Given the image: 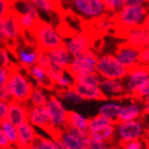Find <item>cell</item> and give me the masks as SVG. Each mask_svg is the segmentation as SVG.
Returning a JSON list of instances; mask_svg holds the SVG:
<instances>
[{"instance_id":"obj_8","label":"cell","mask_w":149,"mask_h":149,"mask_svg":"<svg viewBox=\"0 0 149 149\" xmlns=\"http://www.w3.org/2000/svg\"><path fill=\"white\" fill-rule=\"evenodd\" d=\"M139 52H140V50L133 48L124 40V42L117 44V47L115 50V58L128 72L140 64Z\"/></svg>"},{"instance_id":"obj_52","label":"cell","mask_w":149,"mask_h":149,"mask_svg":"<svg viewBox=\"0 0 149 149\" xmlns=\"http://www.w3.org/2000/svg\"><path fill=\"white\" fill-rule=\"evenodd\" d=\"M29 149H40V148H38V145H37V143H36V141H35L34 143L32 144L31 146L29 147Z\"/></svg>"},{"instance_id":"obj_56","label":"cell","mask_w":149,"mask_h":149,"mask_svg":"<svg viewBox=\"0 0 149 149\" xmlns=\"http://www.w3.org/2000/svg\"><path fill=\"white\" fill-rule=\"evenodd\" d=\"M60 1H61V2H62V1H66V0H60Z\"/></svg>"},{"instance_id":"obj_26","label":"cell","mask_w":149,"mask_h":149,"mask_svg":"<svg viewBox=\"0 0 149 149\" xmlns=\"http://www.w3.org/2000/svg\"><path fill=\"white\" fill-rule=\"evenodd\" d=\"M56 97H58L59 99L65 100V101H67V102L81 103L84 101L82 97H80L74 90L69 88V87H66V88L62 87V88L56 90Z\"/></svg>"},{"instance_id":"obj_49","label":"cell","mask_w":149,"mask_h":149,"mask_svg":"<svg viewBox=\"0 0 149 149\" xmlns=\"http://www.w3.org/2000/svg\"><path fill=\"white\" fill-rule=\"evenodd\" d=\"M53 143H54V146H56V149H67V148L65 147V145L63 144L62 140L53 141Z\"/></svg>"},{"instance_id":"obj_53","label":"cell","mask_w":149,"mask_h":149,"mask_svg":"<svg viewBox=\"0 0 149 149\" xmlns=\"http://www.w3.org/2000/svg\"><path fill=\"white\" fill-rule=\"evenodd\" d=\"M0 149H16L15 147H13L12 145H10V146H6V147H2V148Z\"/></svg>"},{"instance_id":"obj_12","label":"cell","mask_w":149,"mask_h":149,"mask_svg":"<svg viewBox=\"0 0 149 149\" xmlns=\"http://www.w3.org/2000/svg\"><path fill=\"white\" fill-rule=\"evenodd\" d=\"M74 6L84 16L95 18L104 13L102 0H74Z\"/></svg>"},{"instance_id":"obj_31","label":"cell","mask_w":149,"mask_h":149,"mask_svg":"<svg viewBox=\"0 0 149 149\" xmlns=\"http://www.w3.org/2000/svg\"><path fill=\"white\" fill-rule=\"evenodd\" d=\"M120 109V104H117V103H107V104H103L99 109V115H102L104 117L111 118V119H116L118 114H119Z\"/></svg>"},{"instance_id":"obj_2","label":"cell","mask_w":149,"mask_h":149,"mask_svg":"<svg viewBox=\"0 0 149 149\" xmlns=\"http://www.w3.org/2000/svg\"><path fill=\"white\" fill-rule=\"evenodd\" d=\"M31 34L35 40V48L44 52H49L50 50L65 44L52 25L42 18L36 22V25L31 31Z\"/></svg>"},{"instance_id":"obj_4","label":"cell","mask_w":149,"mask_h":149,"mask_svg":"<svg viewBox=\"0 0 149 149\" xmlns=\"http://www.w3.org/2000/svg\"><path fill=\"white\" fill-rule=\"evenodd\" d=\"M96 72L100 77L110 80L123 79L128 74L127 69L118 62L113 54H103L98 59Z\"/></svg>"},{"instance_id":"obj_7","label":"cell","mask_w":149,"mask_h":149,"mask_svg":"<svg viewBox=\"0 0 149 149\" xmlns=\"http://www.w3.org/2000/svg\"><path fill=\"white\" fill-rule=\"evenodd\" d=\"M103 40V38H102ZM98 40H93L92 37L86 35L83 32H78L77 34L69 38V40L66 44V47L68 49L69 53L72 54L74 58L83 56L84 53L93 50L95 45Z\"/></svg>"},{"instance_id":"obj_55","label":"cell","mask_w":149,"mask_h":149,"mask_svg":"<svg viewBox=\"0 0 149 149\" xmlns=\"http://www.w3.org/2000/svg\"><path fill=\"white\" fill-rule=\"evenodd\" d=\"M146 149H149V140H146Z\"/></svg>"},{"instance_id":"obj_27","label":"cell","mask_w":149,"mask_h":149,"mask_svg":"<svg viewBox=\"0 0 149 149\" xmlns=\"http://www.w3.org/2000/svg\"><path fill=\"white\" fill-rule=\"evenodd\" d=\"M107 126H116L115 125V119H111V118L104 117L102 115H97L95 117L88 119V128L87 130L92 131L98 128L107 127Z\"/></svg>"},{"instance_id":"obj_41","label":"cell","mask_w":149,"mask_h":149,"mask_svg":"<svg viewBox=\"0 0 149 149\" xmlns=\"http://www.w3.org/2000/svg\"><path fill=\"white\" fill-rule=\"evenodd\" d=\"M119 147L121 149H142V143L139 140L131 141V142H127V143L119 142Z\"/></svg>"},{"instance_id":"obj_46","label":"cell","mask_w":149,"mask_h":149,"mask_svg":"<svg viewBox=\"0 0 149 149\" xmlns=\"http://www.w3.org/2000/svg\"><path fill=\"white\" fill-rule=\"evenodd\" d=\"M10 145H11V144H10L9 140H8V137H6V135L4 134V132L2 131V129L0 128V148L10 146Z\"/></svg>"},{"instance_id":"obj_23","label":"cell","mask_w":149,"mask_h":149,"mask_svg":"<svg viewBox=\"0 0 149 149\" xmlns=\"http://www.w3.org/2000/svg\"><path fill=\"white\" fill-rule=\"evenodd\" d=\"M69 74L74 79V83L85 84V85L99 86L101 80H102L97 72H92V74H74V72H72Z\"/></svg>"},{"instance_id":"obj_35","label":"cell","mask_w":149,"mask_h":149,"mask_svg":"<svg viewBox=\"0 0 149 149\" xmlns=\"http://www.w3.org/2000/svg\"><path fill=\"white\" fill-rule=\"evenodd\" d=\"M22 4H24L22 13L28 14V15L32 16V17H33V18H35V19L40 18V14H38V10H37L36 6L32 3L31 0H22Z\"/></svg>"},{"instance_id":"obj_28","label":"cell","mask_w":149,"mask_h":149,"mask_svg":"<svg viewBox=\"0 0 149 149\" xmlns=\"http://www.w3.org/2000/svg\"><path fill=\"white\" fill-rule=\"evenodd\" d=\"M48 98H47L46 94L44 93L42 87L34 86L33 87V92L31 94L29 102L31 103V106L34 107H46Z\"/></svg>"},{"instance_id":"obj_48","label":"cell","mask_w":149,"mask_h":149,"mask_svg":"<svg viewBox=\"0 0 149 149\" xmlns=\"http://www.w3.org/2000/svg\"><path fill=\"white\" fill-rule=\"evenodd\" d=\"M147 0H126V4H135V6H141L142 3L146 2Z\"/></svg>"},{"instance_id":"obj_24","label":"cell","mask_w":149,"mask_h":149,"mask_svg":"<svg viewBox=\"0 0 149 149\" xmlns=\"http://www.w3.org/2000/svg\"><path fill=\"white\" fill-rule=\"evenodd\" d=\"M66 125L81 129V130H87L88 119L84 118L82 115L78 114L74 111H67V113H66Z\"/></svg>"},{"instance_id":"obj_16","label":"cell","mask_w":149,"mask_h":149,"mask_svg":"<svg viewBox=\"0 0 149 149\" xmlns=\"http://www.w3.org/2000/svg\"><path fill=\"white\" fill-rule=\"evenodd\" d=\"M6 120L16 127L28 120V107L26 106V103L18 102L16 100L10 101Z\"/></svg>"},{"instance_id":"obj_22","label":"cell","mask_w":149,"mask_h":149,"mask_svg":"<svg viewBox=\"0 0 149 149\" xmlns=\"http://www.w3.org/2000/svg\"><path fill=\"white\" fill-rule=\"evenodd\" d=\"M141 113L140 108L136 104H129L126 107H121L119 114L117 118L115 119V125H119L121 123H126V121H130L139 117Z\"/></svg>"},{"instance_id":"obj_21","label":"cell","mask_w":149,"mask_h":149,"mask_svg":"<svg viewBox=\"0 0 149 149\" xmlns=\"http://www.w3.org/2000/svg\"><path fill=\"white\" fill-rule=\"evenodd\" d=\"M13 54L18 61L19 65L26 69H29L33 65H35L37 58V50H29L26 48H20V49L12 50Z\"/></svg>"},{"instance_id":"obj_40","label":"cell","mask_w":149,"mask_h":149,"mask_svg":"<svg viewBox=\"0 0 149 149\" xmlns=\"http://www.w3.org/2000/svg\"><path fill=\"white\" fill-rule=\"evenodd\" d=\"M13 8L14 6H11L8 0H0V19H2Z\"/></svg>"},{"instance_id":"obj_50","label":"cell","mask_w":149,"mask_h":149,"mask_svg":"<svg viewBox=\"0 0 149 149\" xmlns=\"http://www.w3.org/2000/svg\"><path fill=\"white\" fill-rule=\"evenodd\" d=\"M144 115H149V102H145V107L143 109Z\"/></svg>"},{"instance_id":"obj_11","label":"cell","mask_w":149,"mask_h":149,"mask_svg":"<svg viewBox=\"0 0 149 149\" xmlns=\"http://www.w3.org/2000/svg\"><path fill=\"white\" fill-rule=\"evenodd\" d=\"M18 139L15 144L16 149H29V147L36 141L38 134L35 132L34 128L28 120L17 126Z\"/></svg>"},{"instance_id":"obj_20","label":"cell","mask_w":149,"mask_h":149,"mask_svg":"<svg viewBox=\"0 0 149 149\" xmlns=\"http://www.w3.org/2000/svg\"><path fill=\"white\" fill-rule=\"evenodd\" d=\"M29 76L33 78V80L36 82L37 86L45 88L48 91H53L56 88V85L50 81V79L47 77L46 70L37 65H33L29 69H27Z\"/></svg>"},{"instance_id":"obj_5","label":"cell","mask_w":149,"mask_h":149,"mask_svg":"<svg viewBox=\"0 0 149 149\" xmlns=\"http://www.w3.org/2000/svg\"><path fill=\"white\" fill-rule=\"evenodd\" d=\"M98 56L94 52V50H90L81 56L74 58L70 65L65 72L67 74H92L96 72V66L98 62Z\"/></svg>"},{"instance_id":"obj_33","label":"cell","mask_w":149,"mask_h":149,"mask_svg":"<svg viewBox=\"0 0 149 149\" xmlns=\"http://www.w3.org/2000/svg\"><path fill=\"white\" fill-rule=\"evenodd\" d=\"M149 93V79L143 83V85L139 88L137 91H135L134 93H131L129 95V98L131 100H136V101H143V99H145L146 95Z\"/></svg>"},{"instance_id":"obj_42","label":"cell","mask_w":149,"mask_h":149,"mask_svg":"<svg viewBox=\"0 0 149 149\" xmlns=\"http://www.w3.org/2000/svg\"><path fill=\"white\" fill-rule=\"evenodd\" d=\"M9 103L8 101L0 100V123L6 120L8 112H9Z\"/></svg>"},{"instance_id":"obj_37","label":"cell","mask_w":149,"mask_h":149,"mask_svg":"<svg viewBox=\"0 0 149 149\" xmlns=\"http://www.w3.org/2000/svg\"><path fill=\"white\" fill-rule=\"evenodd\" d=\"M35 49H36V48H35ZM35 65L40 66V67H42V68H44V69H46L47 67H49V66L51 65V62H50L49 56H48V52H44V51L37 50V58H36Z\"/></svg>"},{"instance_id":"obj_29","label":"cell","mask_w":149,"mask_h":149,"mask_svg":"<svg viewBox=\"0 0 149 149\" xmlns=\"http://www.w3.org/2000/svg\"><path fill=\"white\" fill-rule=\"evenodd\" d=\"M0 128L2 129L4 134L6 135L8 140H9L10 144L12 146H15L17 139H18V133H17V127L12 125L10 121L4 120L2 123H0Z\"/></svg>"},{"instance_id":"obj_25","label":"cell","mask_w":149,"mask_h":149,"mask_svg":"<svg viewBox=\"0 0 149 149\" xmlns=\"http://www.w3.org/2000/svg\"><path fill=\"white\" fill-rule=\"evenodd\" d=\"M114 130H115L114 126H107V127L98 128V129L90 131V135L94 140L106 143V142L111 141L113 139Z\"/></svg>"},{"instance_id":"obj_39","label":"cell","mask_w":149,"mask_h":149,"mask_svg":"<svg viewBox=\"0 0 149 149\" xmlns=\"http://www.w3.org/2000/svg\"><path fill=\"white\" fill-rule=\"evenodd\" d=\"M36 143L40 149H56L53 141L49 140V139H45L40 135H37L36 137Z\"/></svg>"},{"instance_id":"obj_14","label":"cell","mask_w":149,"mask_h":149,"mask_svg":"<svg viewBox=\"0 0 149 149\" xmlns=\"http://www.w3.org/2000/svg\"><path fill=\"white\" fill-rule=\"evenodd\" d=\"M118 126H119L118 127V134L120 137L119 142H123V143L137 140L143 132V127H142V124L140 121H126V123L119 124Z\"/></svg>"},{"instance_id":"obj_17","label":"cell","mask_w":149,"mask_h":149,"mask_svg":"<svg viewBox=\"0 0 149 149\" xmlns=\"http://www.w3.org/2000/svg\"><path fill=\"white\" fill-rule=\"evenodd\" d=\"M32 3L36 6L37 10H40L46 13H54L59 16L60 19L65 18L69 10H65L60 0H31Z\"/></svg>"},{"instance_id":"obj_44","label":"cell","mask_w":149,"mask_h":149,"mask_svg":"<svg viewBox=\"0 0 149 149\" xmlns=\"http://www.w3.org/2000/svg\"><path fill=\"white\" fill-rule=\"evenodd\" d=\"M139 61L142 64L149 65V46L140 50V52H139Z\"/></svg>"},{"instance_id":"obj_3","label":"cell","mask_w":149,"mask_h":149,"mask_svg":"<svg viewBox=\"0 0 149 149\" xmlns=\"http://www.w3.org/2000/svg\"><path fill=\"white\" fill-rule=\"evenodd\" d=\"M9 69L10 76L6 86L9 87L13 100L22 103L29 102L34 85L25 77V74H22L19 65L13 63Z\"/></svg>"},{"instance_id":"obj_15","label":"cell","mask_w":149,"mask_h":149,"mask_svg":"<svg viewBox=\"0 0 149 149\" xmlns=\"http://www.w3.org/2000/svg\"><path fill=\"white\" fill-rule=\"evenodd\" d=\"M123 40L137 50H142L149 46V35L141 27L126 32L123 36Z\"/></svg>"},{"instance_id":"obj_10","label":"cell","mask_w":149,"mask_h":149,"mask_svg":"<svg viewBox=\"0 0 149 149\" xmlns=\"http://www.w3.org/2000/svg\"><path fill=\"white\" fill-rule=\"evenodd\" d=\"M129 79H128V93H134L140 88L143 83L149 79V65L140 63L135 67L128 70Z\"/></svg>"},{"instance_id":"obj_43","label":"cell","mask_w":149,"mask_h":149,"mask_svg":"<svg viewBox=\"0 0 149 149\" xmlns=\"http://www.w3.org/2000/svg\"><path fill=\"white\" fill-rule=\"evenodd\" d=\"M0 100H3V101H12L13 98H12V95L10 93V90L9 87L6 85H3V86L0 87Z\"/></svg>"},{"instance_id":"obj_6","label":"cell","mask_w":149,"mask_h":149,"mask_svg":"<svg viewBox=\"0 0 149 149\" xmlns=\"http://www.w3.org/2000/svg\"><path fill=\"white\" fill-rule=\"evenodd\" d=\"M1 24H2L3 33L6 36V43L9 40L10 42H15L19 37L24 36V34H25V32L19 24L18 11H16L14 8L1 19Z\"/></svg>"},{"instance_id":"obj_54","label":"cell","mask_w":149,"mask_h":149,"mask_svg":"<svg viewBox=\"0 0 149 149\" xmlns=\"http://www.w3.org/2000/svg\"><path fill=\"white\" fill-rule=\"evenodd\" d=\"M144 102H149V93L146 95V97H145V99H144Z\"/></svg>"},{"instance_id":"obj_1","label":"cell","mask_w":149,"mask_h":149,"mask_svg":"<svg viewBox=\"0 0 149 149\" xmlns=\"http://www.w3.org/2000/svg\"><path fill=\"white\" fill-rule=\"evenodd\" d=\"M147 14V8L135 4H126L117 12L112 14L114 29L112 34L114 37L123 40V36L131 29L140 27Z\"/></svg>"},{"instance_id":"obj_57","label":"cell","mask_w":149,"mask_h":149,"mask_svg":"<svg viewBox=\"0 0 149 149\" xmlns=\"http://www.w3.org/2000/svg\"><path fill=\"white\" fill-rule=\"evenodd\" d=\"M146 2H149V0H147V1H146Z\"/></svg>"},{"instance_id":"obj_51","label":"cell","mask_w":149,"mask_h":149,"mask_svg":"<svg viewBox=\"0 0 149 149\" xmlns=\"http://www.w3.org/2000/svg\"><path fill=\"white\" fill-rule=\"evenodd\" d=\"M10 3H11V6H15L17 3H19V2H22V0H8Z\"/></svg>"},{"instance_id":"obj_30","label":"cell","mask_w":149,"mask_h":149,"mask_svg":"<svg viewBox=\"0 0 149 149\" xmlns=\"http://www.w3.org/2000/svg\"><path fill=\"white\" fill-rule=\"evenodd\" d=\"M62 142L67 149H84L83 143L74 134L63 131L62 133Z\"/></svg>"},{"instance_id":"obj_9","label":"cell","mask_w":149,"mask_h":149,"mask_svg":"<svg viewBox=\"0 0 149 149\" xmlns=\"http://www.w3.org/2000/svg\"><path fill=\"white\" fill-rule=\"evenodd\" d=\"M46 110L51 125L53 127L61 128L63 130V127L66 125V113H67V111H65L61 100L54 95H51L47 101Z\"/></svg>"},{"instance_id":"obj_47","label":"cell","mask_w":149,"mask_h":149,"mask_svg":"<svg viewBox=\"0 0 149 149\" xmlns=\"http://www.w3.org/2000/svg\"><path fill=\"white\" fill-rule=\"evenodd\" d=\"M140 27L149 35V15H147L146 17L143 19V22H142Z\"/></svg>"},{"instance_id":"obj_34","label":"cell","mask_w":149,"mask_h":149,"mask_svg":"<svg viewBox=\"0 0 149 149\" xmlns=\"http://www.w3.org/2000/svg\"><path fill=\"white\" fill-rule=\"evenodd\" d=\"M106 11L109 13H114L126 6V0H102Z\"/></svg>"},{"instance_id":"obj_45","label":"cell","mask_w":149,"mask_h":149,"mask_svg":"<svg viewBox=\"0 0 149 149\" xmlns=\"http://www.w3.org/2000/svg\"><path fill=\"white\" fill-rule=\"evenodd\" d=\"M9 76H10V69L6 68V67L0 66V87L8 83Z\"/></svg>"},{"instance_id":"obj_32","label":"cell","mask_w":149,"mask_h":149,"mask_svg":"<svg viewBox=\"0 0 149 149\" xmlns=\"http://www.w3.org/2000/svg\"><path fill=\"white\" fill-rule=\"evenodd\" d=\"M18 19H19V24H20V27L24 30V32H30L33 30V28L36 25V22L38 19L33 18L32 16L28 15V14H25V13L18 12Z\"/></svg>"},{"instance_id":"obj_36","label":"cell","mask_w":149,"mask_h":149,"mask_svg":"<svg viewBox=\"0 0 149 149\" xmlns=\"http://www.w3.org/2000/svg\"><path fill=\"white\" fill-rule=\"evenodd\" d=\"M12 64L13 62L10 59L8 47H6L3 44H0V66L9 68V67H11Z\"/></svg>"},{"instance_id":"obj_13","label":"cell","mask_w":149,"mask_h":149,"mask_svg":"<svg viewBox=\"0 0 149 149\" xmlns=\"http://www.w3.org/2000/svg\"><path fill=\"white\" fill-rule=\"evenodd\" d=\"M69 88L74 90L83 100H97V101H104L108 100V95L103 93L102 90L98 86L93 85H85L80 83H72Z\"/></svg>"},{"instance_id":"obj_18","label":"cell","mask_w":149,"mask_h":149,"mask_svg":"<svg viewBox=\"0 0 149 149\" xmlns=\"http://www.w3.org/2000/svg\"><path fill=\"white\" fill-rule=\"evenodd\" d=\"M48 56L52 65H56L58 67H61L64 70L68 68V66L70 65V53H69L66 44L62 45V46L54 48V49L50 50L48 52Z\"/></svg>"},{"instance_id":"obj_19","label":"cell","mask_w":149,"mask_h":149,"mask_svg":"<svg viewBox=\"0 0 149 149\" xmlns=\"http://www.w3.org/2000/svg\"><path fill=\"white\" fill-rule=\"evenodd\" d=\"M101 87L102 92L112 95V98H129L130 94L128 93V90L124 86V84L117 80H110V79H104L101 80V83L99 85Z\"/></svg>"},{"instance_id":"obj_38","label":"cell","mask_w":149,"mask_h":149,"mask_svg":"<svg viewBox=\"0 0 149 149\" xmlns=\"http://www.w3.org/2000/svg\"><path fill=\"white\" fill-rule=\"evenodd\" d=\"M83 145L84 149H103L107 144L104 142H100V141L94 140L92 137H88L83 142Z\"/></svg>"}]
</instances>
